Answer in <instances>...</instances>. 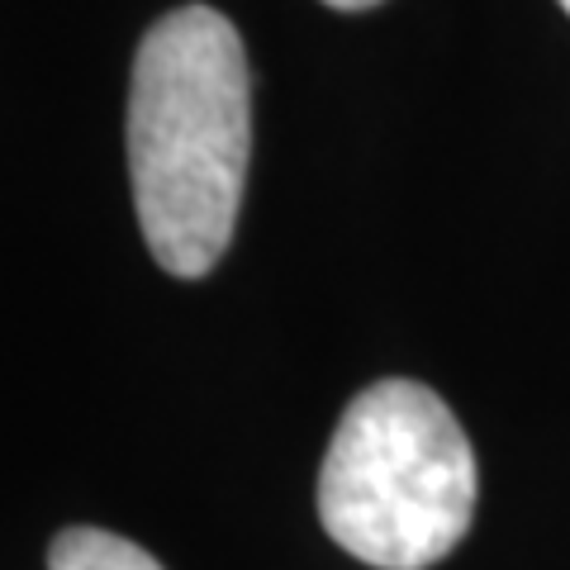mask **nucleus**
<instances>
[{"mask_svg": "<svg viewBox=\"0 0 570 570\" xmlns=\"http://www.w3.org/2000/svg\"><path fill=\"white\" fill-rule=\"evenodd\" d=\"M253 157V77L238 29L209 6L163 14L129 81V181L157 266L195 281L228 253Z\"/></svg>", "mask_w": 570, "mask_h": 570, "instance_id": "1", "label": "nucleus"}, {"mask_svg": "<svg viewBox=\"0 0 570 570\" xmlns=\"http://www.w3.org/2000/svg\"><path fill=\"white\" fill-rule=\"evenodd\" d=\"M475 452L419 381L362 390L318 471V519L347 557L376 570H428L475 519Z\"/></svg>", "mask_w": 570, "mask_h": 570, "instance_id": "2", "label": "nucleus"}, {"mask_svg": "<svg viewBox=\"0 0 570 570\" xmlns=\"http://www.w3.org/2000/svg\"><path fill=\"white\" fill-rule=\"evenodd\" d=\"M561 10H566V14H570V0H561Z\"/></svg>", "mask_w": 570, "mask_h": 570, "instance_id": "5", "label": "nucleus"}, {"mask_svg": "<svg viewBox=\"0 0 570 570\" xmlns=\"http://www.w3.org/2000/svg\"><path fill=\"white\" fill-rule=\"evenodd\" d=\"M48 570H163L138 542L105 528H67L48 547Z\"/></svg>", "mask_w": 570, "mask_h": 570, "instance_id": "3", "label": "nucleus"}, {"mask_svg": "<svg viewBox=\"0 0 570 570\" xmlns=\"http://www.w3.org/2000/svg\"><path fill=\"white\" fill-rule=\"evenodd\" d=\"M333 10H366V6H381V0H324Z\"/></svg>", "mask_w": 570, "mask_h": 570, "instance_id": "4", "label": "nucleus"}]
</instances>
